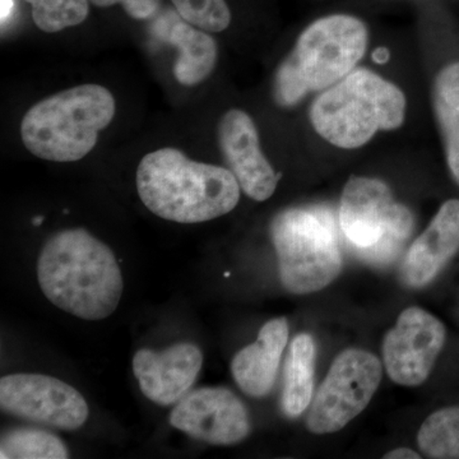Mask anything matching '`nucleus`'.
Returning a JSON list of instances; mask_svg holds the SVG:
<instances>
[{
	"label": "nucleus",
	"mask_w": 459,
	"mask_h": 459,
	"mask_svg": "<svg viewBox=\"0 0 459 459\" xmlns=\"http://www.w3.org/2000/svg\"><path fill=\"white\" fill-rule=\"evenodd\" d=\"M42 292L77 318L101 320L122 299V272L114 253L83 229L57 232L45 244L38 262Z\"/></svg>",
	"instance_id": "f257e3e1"
},
{
	"label": "nucleus",
	"mask_w": 459,
	"mask_h": 459,
	"mask_svg": "<svg viewBox=\"0 0 459 459\" xmlns=\"http://www.w3.org/2000/svg\"><path fill=\"white\" fill-rule=\"evenodd\" d=\"M137 190L151 212L179 223L225 216L240 199V186L229 169L193 161L175 148H161L142 159Z\"/></svg>",
	"instance_id": "f03ea898"
},
{
	"label": "nucleus",
	"mask_w": 459,
	"mask_h": 459,
	"mask_svg": "<svg viewBox=\"0 0 459 459\" xmlns=\"http://www.w3.org/2000/svg\"><path fill=\"white\" fill-rule=\"evenodd\" d=\"M367 47V26L359 18H320L299 36L294 50L277 69L274 101L282 108L295 107L310 92L340 82L355 69Z\"/></svg>",
	"instance_id": "7ed1b4c3"
},
{
	"label": "nucleus",
	"mask_w": 459,
	"mask_h": 459,
	"mask_svg": "<svg viewBox=\"0 0 459 459\" xmlns=\"http://www.w3.org/2000/svg\"><path fill=\"white\" fill-rule=\"evenodd\" d=\"M406 117V98L394 83L367 68L353 69L313 102L310 122L333 146H365L379 131L400 128Z\"/></svg>",
	"instance_id": "20e7f679"
},
{
	"label": "nucleus",
	"mask_w": 459,
	"mask_h": 459,
	"mask_svg": "<svg viewBox=\"0 0 459 459\" xmlns=\"http://www.w3.org/2000/svg\"><path fill=\"white\" fill-rule=\"evenodd\" d=\"M115 100L100 84H82L33 105L21 124L23 144L33 156L74 162L89 155L99 133L113 122Z\"/></svg>",
	"instance_id": "39448f33"
},
{
	"label": "nucleus",
	"mask_w": 459,
	"mask_h": 459,
	"mask_svg": "<svg viewBox=\"0 0 459 459\" xmlns=\"http://www.w3.org/2000/svg\"><path fill=\"white\" fill-rule=\"evenodd\" d=\"M271 237L282 286L296 295L312 294L341 273L333 213L325 205L289 208L274 217Z\"/></svg>",
	"instance_id": "423d86ee"
},
{
	"label": "nucleus",
	"mask_w": 459,
	"mask_h": 459,
	"mask_svg": "<svg viewBox=\"0 0 459 459\" xmlns=\"http://www.w3.org/2000/svg\"><path fill=\"white\" fill-rule=\"evenodd\" d=\"M382 362L373 353L341 352L320 385L307 428L314 434L336 433L367 409L382 380Z\"/></svg>",
	"instance_id": "0eeeda50"
},
{
	"label": "nucleus",
	"mask_w": 459,
	"mask_h": 459,
	"mask_svg": "<svg viewBox=\"0 0 459 459\" xmlns=\"http://www.w3.org/2000/svg\"><path fill=\"white\" fill-rule=\"evenodd\" d=\"M0 407L17 418L74 431L89 419L83 395L65 382L41 374H11L0 379Z\"/></svg>",
	"instance_id": "6e6552de"
},
{
	"label": "nucleus",
	"mask_w": 459,
	"mask_h": 459,
	"mask_svg": "<svg viewBox=\"0 0 459 459\" xmlns=\"http://www.w3.org/2000/svg\"><path fill=\"white\" fill-rule=\"evenodd\" d=\"M446 342V328L439 319L420 307H409L386 333L383 359L395 385L416 386L430 376Z\"/></svg>",
	"instance_id": "1a4fd4ad"
},
{
	"label": "nucleus",
	"mask_w": 459,
	"mask_h": 459,
	"mask_svg": "<svg viewBox=\"0 0 459 459\" xmlns=\"http://www.w3.org/2000/svg\"><path fill=\"white\" fill-rule=\"evenodd\" d=\"M170 424L193 439L212 446L243 442L252 429L246 404L222 386H205L181 398L172 410Z\"/></svg>",
	"instance_id": "9d476101"
},
{
	"label": "nucleus",
	"mask_w": 459,
	"mask_h": 459,
	"mask_svg": "<svg viewBox=\"0 0 459 459\" xmlns=\"http://www.w3.org/2000/svg\"><path fill=\"white\" fill-rule=\"evenodd\" d=\"M219 143L229 170L247 197L258 202L271 198L280 174L263 155L252 117L237 108L228 111L220 120Z\"/></svg>",
	"instance_id": "9b49d317"
},
{
	"label": "nucleus",
	"mask_w": 459,
	"mask_h": 459,
	"mask_svg": "<svg viewBox=\"0 0 459 459\" xmlns=\"http://www.w3.org/2000/svg\"><path fill=\"white\" fill-rule=\"evenodd\" d=\"M204 355L193 343L172 344L161 352L142 349L133 358V371L142 394L160 406L186 397L201 373Z\"/></svg>",
	"instance_id": "f8f14e48"
},
{
	"label": "nucleus",
	"mask_w": 459,
	"mask_h": 459,
	"mask_svg": "<svg viewBox=\"0 0 459 459\" xmlns=\"http://www.w3.org/2000/svg\"><path fill=\"white\" fill-rule=\"evenodd\" d=\"M397 204L382 180L352 177L344 186L340 222L353 249L370 247L385 237Z\"/></svg>",
	"instance_id": "ddd939ff"
},
{
	"label": "nucleus",
	"mask_w": 459,
	"mask_h": 459,
	"mask_svg": "<svg viewBox=\"0 0 459 459\" xmlns=\"http://www.w3.org/2000/svg\"><path fill=\"white\" fill-rule=\"evenodd\" d=\"M458 250L459 199H451L411 246L402 265V280L410 287L428 285Z\"/></svg>",
	"instance_id": "4468645a"
},
{
	"label": "nucleus",
	"mask_w": 459,
	"mask_h": 459,
	"mask_svg": "<svg viewBox=\"0 0 459 459\" xmlns=\"http://www.w3.org/2000/svg\"><path fill=\"white\" fill-rule=\"evenodd\" d=\"M287 341V320L272 319L263 325L255 343L244 347L235 355L231 373L244 394L255 398L270 394L276 383Z\"/></svg>",
	"instance_id": "2eb2a0df"
},
{
	"label": "nucleus",
	"mask_w": 459,
	"mask_h": 459,
	"mask_svg": "<svg viewBox=\"0 0 459 459\" xmlns=\"http://www.w3.org/2000/svg\"><path fill=\"white\" fill-rule=\"evenodd\" d=\"M166 40L179 49L174 65L178 82L183 86H195L212 74L217 62V45L212 36L179 20L166 33Z\"/></svg>",
	"instance_id": "dca6fc26"
},
{
	"label": "nucleus",
	"mask_w": 459,
	"mask_h": 459,
	"mask_svg": "<svg viewBox=\"0 0 459 459\" xmlns=\"http://www.w3.org/2000/svg\"><path fill=\"white\" fill-rule=\"evenodd\" d=\"M316 347L313 337L301 333L290 346L281 407L287 418H299L312 402Z\"/></svg>",
	"instance_id": "f3484780"
},
{
	"label": "nucleus",
	"mask_w": 459,
	"mask_h": 459,
	"mask_svg": "<svg viewBox=\"0 0 459 459\" xmlns=\"http://www.w3.org/2000/svg\"><path fill=\"white\" fill-rule=\"evenodd\" d=\"M433 105L446 148V162L459 184V62L446 65L437 74Z\"/></svg>",
	"instance_id": "a211bd4d"
},
{
	"label": "nucleus",
	"mask_w": 459,
	"mask_h": 459,
	"mask_svg": "<svg viewBox=\"0 0 459 459\" xmlns=\"http://www.w3.org/2000/svg\"><path fill=\"white\" fill-rule=\"evenodd\" d=\"M418 443L429 458L459 459V407L429 416L420 428Z\"/></svg>",
	"instance_id": "6ab92c4d"
},
{
	"label": "nucleus",
	"mask_w": 459,
	"mask_h": 459,
	"mask_svg": "<svg viewBox=\"0 0 459 459\" xmlns=\"http://www.w3.org/2000/svg\"><path fill=\"white\" fill-rule=\"evenodd\" d=\"M69 457L65 443L48 431L39 429H14L3 435L0 443L2 459H65Z\"/></svg>",
	"instance_id": "aec40b11"
},
{
	"label": "nucleus",
	"mask_w": 459,
	"mask_h": 459,
	"mask_svg": "<svg viewBox=\"0 0 459 459\" xmlns=\"http://www.w3.org/2000/svg\"><path fill=\"white\" fill-rule=\"evenodd\" d=\"M413 216L409 208L397 204L394 219L389 223L385 237L380 238L379 243L370 247H361L355 250L356 255L362 261L370 263L373 265L391 264L401 255L402 249L406 246L407 241L412 234Z\"/></svg>",
	"instance_id": "412c9836"
},
{
	"label": "nucleus",
	"mask_w": 459,
	"mask_h": 459,
	"mask_svg": "<svg viewBox=\"0 0 459 459\" xmlns=\"http://www.w3.org/2000/svg\"><path fill=\"white\" fill-rule=\"evenodd\" d=\"M41 31L54 33L82 23L89 16V0H26Z\"/></svg>",
	"instance_id": "4be33fe9"
},
{
	"label": "nucleus",
	"mask_w": 459,
	"mask_h": 459,
	"mask_svg": "<svg viewBox=\"0 0 459 459\" xmlns=\"http://www.w3.org/2000/svg\"><path fill=\"white\" fill-rule=\"evenodd\" d=\"M178 13L190 25L207 32H221L231 23L225 0H171Z\"/></svg>",
	"instance_id": "5701e85b"
},
{
	"label": "nucleus",
	"mask_w": 459,
	"mask_h": 459,
	"mask_svg": "<svg viewBox=\"0 0 459 459\" xmlns=\"http://www.w3.org/2000/svg\"><path fill=\"white\" fill-rule=\"evenodd\" d=\"M120 4L135 20H147L156 13L160 0H120Z\"/></svg>",
	"instance_id": "b1692460"
},
{
	"label": "nucleus",
	"mask_w": 459,
	"mask_h": 459,
	"mask_svg": "<svg viewBox=\"0 0 459 459\" xmlns=\"http://www.w3.org/2000/svg\"><path fill=\"white\" fill-rule=\"evenodd\" d=\"M385 458H386V459H397V458L420 459L421 457H420L418 453L411 451V449H409V448H398V449H394V451L386 453V455H385Z\"/></svg>",
	"instance_id": "393cba45"
},
{
	"label": "nucleus",
	"mask_w": 459,
	"mask_h": 459,
	"mask_svg": "<svg viewBox=\"0 0 459 459\" xmlns=\"http://www.w3.org/2000/svg\"><path fill=\"white\" fill-rule=\"evenodd\" d=\"M2 9H0V16H2V23L4 25L5 21L11 17L12 12L14 9V0H2Z\"/></svg>",
	"instance_id": "a878e982"
},
{
	"label": "nucleus",
	"mask_w": 459,
	"mask_h": 459,
	"mask_svg": "<svg viewBox=\"0 0 459 459\" xmlns=\"http://www.w3.org/2000/svg\"><path fill=\"white\" fill-rule=\"evenodd\" d=\"M93 4L98 5V7H111V5L117 4L120 3V0H91Z\"/></svg>",
	"instance_id": "bb28decb"
},
{
	"label": "nucleus",
	"mask_w": 459,
	"mask_h": 459,
	"mask_svg": "<svg viewBox=\"0 0 459 459\" xmlns=\"http://www.w3.org/2000/svg\"><path fill=\"white\" fill-rule=\"evenodd\" d=\"M388 51H386L385 49H377V53L374 54V59H376L377 62L379 63L385 62V60L388 59Z\"/></svg>",
	"instance_id": "cd10ccee"
},
{
	"label": "nucleus",
	"mask_w": 459,
	"mask_h": 459,
	"mask_svg": "<svg viewBox=\"0 0 459 459\" xmlns=\"http://www.w3.org/2000/svg\"><path fill=\"white\" fill-rule=\"evenodd\" d=\"M42 222V217H39V219L33 220V225H40Z\"/></svg>",
	"instance_id": "c85d7f7f"
}]
</instances>
